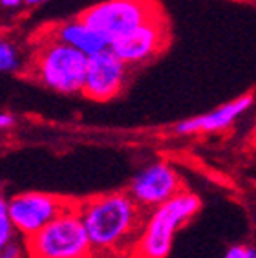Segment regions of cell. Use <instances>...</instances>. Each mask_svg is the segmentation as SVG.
<instances>
[{
  "label": "cell",
  "instance_id": "obj_1",
  "mask_svg": "<svg viewBox=\"0 0 256 258\" xmlns=\"http://www.w3.org/2000/svg\"><path fill=\"white\" fill-rule=\"evenodd\" d=\"M94 256L130 254L145 225L143 207L124 192L99 194L79 205Z\"/></svg>",
  "mask_w": 256,
  "mask_h": 258
},
{
  "label": "cell",
  "instance_id": "obj_2",
  "mask_svg": "<svg viewBox=\"0 0 256 258\" xmlns=\"http://www.w3.org/2000/svg\"><path fill=\"white\" fill-rule=\"evenodd\" d=\"M202 209V200L192 192H177L152 209L128 258H167L174 236Z\"/></svg>",
  "mask_w": 256,
  "mask_h": 258
},
{
  "label": "cell",
  "instance_id": "obj_3",
  "mask_svg": "<svg viewBox=\"0 0 256 258\" xmlns=\"http://www.w3.org/2000/svg\"><path fill=\"white\" fill-rule=\"evenodd\" d=\"M86 68L88 55L48 35L44 42L37 46L28 64V72L40 85L59 94L83 92Z\"/></svg>",
  "mask_w": 256,
  "mask_h": 258
},
{
  "label": "cell",
  "instance_id": "obj_4",
  "mask_svg": "<svg viewBox=\"0 0 256 258\" xmlns=\"http://www.w3.org/2000/svg\"><path fill=\"white\" fill-rule=\"evenodd\" d=\"M30 258H95L88 233L79 214V205H72L48 225L28 236Z\"/></svg>",
  "mask_w": 256,
  "mask_h": 258
},
{
  "label": "cell",
  "instance_id": "obj_5",
  "mask_svg": "<svg viewBox=\"0 0 256 258\" xmlns=\"http://www.w3.org/2000/svg\"><path fill=\"white\" fill-rule=\"evenodd\" d=\"M161 15L156 0H104L81 13V19L112 42L126 31Z\"/></svg>",
  "mask_w": 256,
  "mask_h": 258
},
{
  "label": "cell",
  "instance_id": "obj_6",
  "mask_svg": "<svg viewBox=\"0 0 256 258\" xmlns=\"http://www.w3.org/2000/svg\"><path fill=\"white\" fill-rule=\"evenodd\" d=\"M168 39H170L168 24L161 13L147 20L145 24L123 33L117 39H113L110 42V50L130 68L143 66L167 48Z\"/></svg>",
  "mask_w": 256,
  "mask_h": 258
},
{
  "label": "cell",
  "instance_id": "obj_7",
  "mask_svg": "<svg viewBox=\"0 0 256 258\" xmlns=\"http://www.w3.org/2000/svg\"><path fill=\"white\" fill-rule=\"evenodd\" d=\"M72 205L70 200L44 192H22L8 200L11 222L26 238L40 231Z\"/></svg>",
  "mask_w": 256,
  "mask_h": 258
},
{
  "label": "cell",
  "instance_id": "obj_8",
  "mask_svg": "<svg viewBox=\"0 0 256 258\" xmlns=\"http://www.w3.org/2000/svg\"><path fill=\"white\" fill-rule=\"evenodd\" d=\"M126 62L112 50H103L88 57L83 94L94 101H110L123 92L128 79Z\"/></svg>",
  "mask_w": 256,
  "mask_h": 258
},
{
  "label": "cell",
  "instance_id": "obj_9",
  "mask_svg": "<svg viewBox=\"0 0 256 258\" xmlns=\"http://www.w3.org/2000/svg\"><path fill=\"white\" fill-rule=\"evenodd\" d=\"M177 192H181V179L176 169L165 161H158L139 170L128 189V194L143 209H156Z\"/></svg>",
  "mask_w": 256,
  "mask_h": 258
},
{
  "label": "cell",
  "instance_id": "obj_10",
  "mask_svg": "<svg viewBox=\"0 0 256 258\" xmlns=\"http://www.w3.org/2000/svg\"><path fill=\"white\" fill-rule=\"evenodd\" d=\"M252 104H254V95L251 94L240 95L236 99L229 101V103L211 110L207 114L179 121L176 124V132L181 136L222 132V130L229 128V126H232V124L236 123L247 110H251Z\"/></svg>",
  "mask_w": 256,
  "mask_h": 258
},
{
  "label": "cell",
  "instance_id": "obj_11",
  "mask_svg": "<svg viewBox=\"0 0 256 258\" xmlns=\"http://www.w3.org/2000/svg\"><path fill=\"white\" fill-rule=\"evenodd\" d=\"M48 37L74 46V48L86 53L88 57L110 48V40L104 35L99 33V31H95L92 26L86 24L81 17L53 26V30L49 31Z\"/></svg>",
  "mask_w": 256,
  "mask_h": 258
},
{
  "label": "cell",
  "instance_id": "obj_12",
  "mask_svg": "<svg viewBox=\"0 0 256 258\" xmlns=\"http://www.w3.org/2000/svg\"><path fill=\"white\" fill-rule=\"evenodd\" d=\"M26 68L24 57L19 46L13 40L6 39L0 35V72H10L17 74Z\"/></svg>",
  "mask_w": 256,
  "mask_h": 258
},
{
  "label": "cell",
  "instance_id": "obj_13",
  "mask_svg": "<svg viewBox=\"0 0 256 258\" xmlns=\"http://www.w3.org/2000/svg\"><path fill=\"white\" fill-rule=\"evenodd\" d=\"M15 225L10 218V207H8V200L0 192V249L4 247L6 243H10L13 240V231Z\"/></svg>",
  "mask_w": 256,
  "mask_h": 258
},
{
  "label": "cell",
  "instance_id": "obj_14",
  "mask_svg": "<svg viewBox=\"0 0 256 258\" xmlns=\"http://www.w3.org/2000/svg\"><path fill=\"white\" fill-rule=\"evenodd\" d=\"M223 258H256V249L245 247V245H234L227 251Z\"/></svg>",
  "mask_w": 256,
  "mask_h": 258
},
{
  "label": "cell",
  "instance_id": "obj_15",
  "mask_svg": "<svg viewBox=\"0 0 256 258\" xmlns=\"http://www.w3.org/2000/svg\"><path fill=\"white\" fill-rule=\"evenodd\" d=\"M20 254H22V251L15 240H11L10 243H6L4 247L0 249V258H20Z\"/></svg>",
  "mask_w": 256,
  "mask_h": 258
},
{
  "label": "cell",
  "instance_id": "obj_16",
  "mask_svg": "<svg viewBox=\"0 0 256 258\" xmlns=\"http://www.w3.org/2000/svg\"><path fill=\"white\" fill-rule=\"evenodd\" d=\"M15 124V117L11 114H6V112H0V130H6Z\"/></svg>",
  "mask_w": 256,
  "mask_h": 258
},
{
  "label": "cell",
  "instance_id": "obj_17",
  "mask_svg": "<svg viewBox=\"0 0 256 258\" xmlns=\"http://www.w3.org/2000/svg\"><path fill=\"white\" fill-rule=\"evenodd\" d=\"M20 6H24V0H0V8L4 10H17Z\"/></svg>",
  "mask_w": 256,
  "mask_h": 258
},
{
  "label": "cell",
  "instance_id": "obj_18",
  "mask_svg": "<svg viewBox=\"0 0 256 258\" xmlns=\"http://www.w3.org/2000/svg\"><path fill=\"white\" fill-rule=\"evenodd\" d=\"M44 2H48V0H24V6H39Z\"/></svg>",
  "mask_w": 256,
  "mask_h": 258
}]
</instances>
